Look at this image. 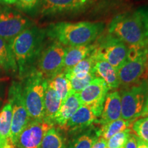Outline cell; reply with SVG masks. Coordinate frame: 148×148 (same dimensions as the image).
I'll list each match as a JSON object with an SVG mask.
<instances>
[{
  "instance_id": "cell-30",
  "label": "cell",
  "mask_w": 148,
  "mask_h": 148,
  "mask_svg": "<svg viewBox=\"0 0 148 148\" xmlns=\"http://www.w3.org/2000/svg\"><path fill=\"white\" fill-rule=\"evenodd\" d=\"M40 0H17L16 8L27 13H34L39 10Z\"/></svg>"
},
{
  "instance_id": "cell-19",
  "label": "cell",
  "mask_w": 148,
  "mask_h": 148,
  "mask_svg": "<svg viewBox=\"0 0 148 148\" xmlns=\"http://www.w3.org/2000/svg\"><path fill=\"white\" fill-rule=\"evenodd\" d=\"M93 69L96 75L106 83L110 90L115 89L120 86L117 70L106 61L101 59L96 60Z\"/></svg>"
},
{
  "instance_id": "cell-35",
  "label": "cell",
  "mask_w": 148,
  "mask_h": 148,
  "mask_svg": "<svg viewBox=\"0 0 148 148\" xmlns=\"http://www.w3.org/2000/svg\"><path fill=\"white\" fill-rule=\"evenodd\" d=\"M136 148H148V143L137 138V147Z\"/></svg>"
},
{
  "instance_id": "cell-6",
  "label": "cell",
  "mask_w": 148,
  "mask_h": 148,
  "mask_svg": "<svg viewBox=\"0 0 148 148\" xmlns=\"http://www.w3.org/2000/svg\"><path fill=\"white\" fill-rule=\"evenodd\" d=\"M94 53L96 60L106 61L115 69H119L127 60L128 46L110 34L99 38Z\"/></svg>"
},
{
  "instance_id": "cell-36",
  "label": "cell",
  "mask_w": 148,
  "mask_h": 148,
  "mask_svg": "<svg viewBox=\"0 0 148 148\" xmlns=\"http://www.w3.org/2000/svg\"><path fill=\"white\" fill-rule=\"evenodd\" d=\"M17 0H0V3L5 5H12L16 3Z\"/></svg>"
},
{
  "instance_id": "cell-22",
  "label": "cell",
  "mask_w": 148,
  "mask_h": 148,
  "mask_svg": "<svg viewBox=\"0 0 148 148\" xmlns=\"http://www.w3.org/2000/svg\"><path fill=\"white\" fill-rule=\"evenodd\" d=\"M10 41L0 37V67L7 71L16 72L17 66L11 50Z\"/></svg>"
},
{
  "instance_id": "cell-25",
  "label": "cell",
  "mask_w": 148,
  "mask_h": 148,
  "mask_svg": "<svg viewBox=\"0 0 148 148\" xmlns=\"http://www.w3.org/2000/svg\"><path fill=\"white\" fill-rule=\"evenodd\" d=\"M40 148H66V145L60 132L53 127L46 133Z\"/></svg>"
},
{
  "instance_id": "cell-37",
  "label": "cell",
  "mask_w": 148,
  "mask_h": 148,
  "mask_svg": "<svg viewBox=\"0 0 148 148\" xmlns=\"http://www.w3.org/2000/svg\"><path fill=\"white\" fill-rule=\"evenodd\" d=\"M147 49H148V47H147Z\"/></svg>"
},
{
  "instance_id": "cell-28",
  "label": "cell",
  "mask_w": 148,
  "mask_h": 148,
  "mask_svg": "<svg viewBox=\"0 0 148 148\" xmlns=\"http://www.w3.org/2000/svg\"><path fill=\"white\" fill-rule=\"evenodd\" d=\"M130 128L126 129L113 135L112 137L107 140L108 148H124L125 143L128 139L131 133Z\"/></svg>"
},
{
  "instance_id": "cell-31",
  "label": "cell",
  "mask_w": 148,
  "mask_h": 148,
  "mask_svg": "<svg viewBox=\"0 0 148 148\" xmlns=\"http://www.w3.org/2000/svg\"><path fill=\"white\" fill-rule=\"evenodd\" d=\"M136 11H137L140 17V19H141L144 32H145L146 38L148 40V5L140 7L136 10Z\"/></svg>"
},
{
  "instance_id": "cell-14",
  "label": "cell",
  "mask_w": 148,
  "mask_h": 148,
  "mask_svg": "<svg viewBox=\"0 0 148 148\" xmlns=\"http://www.w3.org/2000/svg\"><path fill=\"white\" fill-rule=\"evenodd\" d=\"M100 115L101 114L92 107L81 105L62 130L70 133L81 131L93 123H97Z\"/></svg>"
},
{
  "instance_id": "cell-1",
  "label": "cell",
  "mask_w": 148,
  "mask_h": 148,
  "mask_svg": "<svg viewBox=\"0 0 148 148\" xmlns=\"http://www.w3.org/2000/svg\"><path fill=\"white\" fill-rule=\"evenodd\" d=\"M45 36V29L32 25L10 41L11 50L21 79H24L36 69L37 62L43 49Z\"/></svg>"
},
{
  "instance_id": "cell-11",
  "label": "cell",
  "mask_w": 148,
  "mask_h": 148,
  "mask_svg": "<svg viewBox=\"0 0 148 148\" xmlns=\"http://www.w3.org/2000/svg\"><path fill=\"white\" fill-rule=\"evenodd\" d=\"M53 123L45 120H31L18 135L15 148H40L42 140Z\"/></svg>"
},
{
  "instance_id": "cell-10",
  "label": "cell",
  "mask_w": 148,
  "mask_h": 148,
  "mask_svg": "<svg viewBox=\"0 0 148 148\" xmlns=\"http://www.w3.org/2000/svg\"><path fill=\"white\" fill-rule=\"evenodd\" d=\"M32 25L28 18L16 10L0 8V37L3 39L10 41Z\"/></svg>"
},
{
  "instance_id": "cell-29",
  "label": "cell",
  "mask_w": 148,
  "mask_h": 148,
  "mask_svg": "<svg viewBox=\"0 0 148 148\" xmlns=\"http://www.w3.org/2000/svg\"><path fill=\"white\" fill-rule=\"evenodd\" d=\"M132 130L138 138L148 143V116L134 121L132 124Z\"/></svg>"
},
{
  "instance_id": "cell-18",
  "label": "cell",
  "mask_w": 148,
  "mask_h": 148,
  "mask_svg": "<svg viewBox=\"0 0 148 148\" xmlns=\"http://www.w3.org/2000/svg\"><path fill=\"white\" fill-rule=\"evenodd\" d=\"M12 116V106L8 102L0 112V148H15L10 136Z\"/></svg>"
},
{
  "instance_id": "cell-7",
  "label": "cell",
  "mask_w": 148,
  "mask_h": 148,
  "mask_svg": "<svg viewBox=\"0 0 148 148\" xmlns=\"http://www.w3.org/2000/svg\"><path fill=\"white\" fill-rule=\"evenodd\" d=\"M8 102L12 108L10 136L15 145L18 135L30 121L23 96V86L19 82H13L8 92ZM15 146V145H14Z\"/></svg>"
},
{
  "instance_id": "cell-32",
  "label": "cell",
  "mask_w": 148,
  "mask_h": 148,
  "mask_svg": "<svg viewBox=\"0 0 148 148\" xmlns=\"http://www.w3.org/2000/svg\"><path fill=\"white\" fill-rule=\"evenodd\" d=\"M137 138L138 136L134 133L133 134L131 132L124 148H136L137 147Z\"/></svg>"
},
{
  "instance_id": "cell-9",
  "label": "cell",
  "mask_w": 148,
  "mask_h": 148,
  "mask_svg": "<svg viewBox=\"0 0 148 148\" xmlns=\"http://www.w3.org/2000/svg\"><path fill=\"white\" fill-rule=\"evenodd\" d=\"M147 47L142 49L134 58L127 59L117 69L120 85L124 88L130 87L139 82L148 64Z\"/></svg>"
},
{
  "instance_id": "cell-23",
  "label": "cell",
  "mask_w": 148,
  "mask_h": 148,
  "mask_svg": "<svg viewBox=\"0 0 148 148\" xmlns=\"http://www.w3.org/2000/svg\"><path fill=\"white\" fill-rule=\"evenodd\" d=\"M47 84L55 90L58 93L62 103L65 100L66 98L71 93L72 90L71 88L70 82L66 77L64 71L60 72L53 78L47 80Z\"/></svg>"
},
{
  "instance_id": "cell-13",
  "label": "cell",
  "mask_w": 148,
  "mask_h": 148,
  "mask_svg": "<svg viewBox=\"0 0 148 148\" xmlns=\"http://www.w3.org/2000/svg\"><path fill=\"white\" fill-rule=\"evenodd\" d=\"M109 89L108 85L99 77H96L89 84L79 92L78 97L82 105L88 106L101 114L103 103Z\"/></svg>"
},
{
  "instance_id": "cell-34",
  "label": "cell",
  "mask_w": 148,
  "mask_h": 148,
  "mask_svg": "<svg viewBox=\"0 0 148 148\" xmlns=\"http://www.w3.org/2000/svg\"><path fill=\"white\" fill-rule=\"evenodd\" d=\"M148 116V80H147V95H146V100L144 106L143 112L140 114V117H145Z\"/></svg>"
},
{
  "instance_id": "cell-24",
  "label": "cell",
  "mask_w": 148,
  "mask_h": 148,
  "mask_svg": "<svg viewBox=\"0 0 148 148\" xmlns=\"http://www.w3.org/2000/svg\"><path fill=\"white\" fill-rule=\"evenodd\" d=\"M94 51L91 54H90L84 60L80 61L72 69L69 71H64L66 75L75 77L79 79L84 78L87 76L88 74L93 70L94 65L95 63L96 58Z\"/></svg>"
},
{
  "instance_id": "cell-15",
  "label": "cell",
  "mask_w": 148,
  "mask_h": 148,
  "mask_svg": "<svg viewBox=\"0 0 148 148\" xmlns=\"http://www.w3.org/2000/svg\"><path fill=\"white\" fill-rule=\"evenodd\" d=\"M99 117L97 123L101 125L121 119V96L119 92L113 91L107 94Z\"/></svg>"
},
{
  "instance_id": "cell-27",
  "label": "cell",
  "mask_w": 148,
  "mask_h": 148,
  "mask_svg": "<svg viewBox=\"0 0 148 148\" xmlns=\"http://www.w3.org/2000/svg\"><path fill=\"white\" fill-rule=\"evenodd\" d=\"M66 75V74H65ZM68 79H69L70 85H71V88L72 91L75 93H79L82 90L86 87L90 82L93 80L94 79L97 77L95 73L94 69L88 74L86 77L82 79L77 78V77L73 76H70V75H66Z\"/></svg>"
},
{
  "instance_id": "cell-3",
  "label": "cell",
  "mask_w": 148,
  "mask_h": 148,
  "mask_svg": "<svg viewBox=\"0 0 148 148\" xmlns=\"http://www.w3.org/2000/svg\"><path fill=\"white\" fill-rule=\"evenodd\" d=\"M108 34L115 36L129 47H147L141 19L137 11L118 14L111 20L108 27Z\"/></svg>"
},
{
  "instance_id": "cell-20",
  "label": "cell",
  "mask_w": 148,
  "mask_h": 148,
  "mask_svg": "<svg viewBox=\"0 0 148 148\" xmlns=\"http://www.w3.org/2000/svg\"><path fill=\"white\" fill-rule=\"evenodd\" d=\"M61 104L62 100L58 93L47 84L44 99V120L53 124V119L60 109Z\"/></svg>"
},
{
  "instance_id": "cell-26",
  "label": "cell",
  "mask_w": 148,
  "mask_h": 148,
  "mask_svg": "<svg viewBox=\"0 0 148 148\" xmlns=\"http://www.w3.org/2000/svg\"><path fill=\"white\" fill-rule=\"evenodd\" d=\"M97 138V130L95 133L92 132L84 133L74 139L68 148H91Z\"/></svg>"
},
{
  "instance_id": "cell-16",
  "label": "cell",
  "mask_w": 148,
  "mask_h": 148,
  "mask_svg": "<svg viewBox=\"0 0 148 148\" xmlns=\"http://www.w3.org/2000/svg\"><path fill=\"white\" fill-rule=\"evenodd\" d=\"M81 105L78 94L72 92L61 104L53 119V124L58 125L62 129Z\"/></svg>"
},
{
  "instance_id": "cell-17",
  "label": "cell",
  "mask_w": 148,
  "mask_h": 148,
  "mask_svg": "<svg viewBox=\"0 0 148 148\" xmlns=\"http://www.w3.org/2000/svg\"><path fill=\"white\" fill-rule=\"evenodd\" d=\"M95 44L66 47L62 71H69L72 69L80 61L91 54L95 49Z\"/></svg>"
},
{
  "instance_id": "cell-33",
  "label": "cell",
  "mask_w": 148,
  "mask_h": 148,
  "mask_svg": "<svg viewBox=\"0 0 148 148\" xmlns=\"http://www.w3.org/2000/svg\"><path fill=\"white\" fill-rule=\"evenodd\" d=\"M107 140L101 137H98L97 139L93 144L91 148H106Z\"/></svg>"
},
{
  "instance_id": "cell-4",
  "label": "cell",
  "mask_w": 148,
  "mask_h": 148,
  "mask_svg": "<svg viewBox=\"0 0 148 148\" xmlns=\"http://www.w3.org/2000/svg\"><path fill=\"white\" fill-rule=\"evenodd\" d=\"M24 79L23 96L30 119H44V99L47 79L36 69Z\"/></svg>"
},
{
  "instance_id": "cell-8",
  "label": "cell",
  "mask_w": 148,
  "mask_h": 148,
  "mask_svg": "<svg viewBox=\"0 0 148 148\" xmlns=\"http://www.w3.org/2000/svg\"><path fill=\"white\" fill-rule=\"evenodd\" d=\"M66 48L59 42L53 41L42 49L36 69L46 79L49 80L62 71Z\"/></svg>"
},
{
  "instance_id": "cell-5",
  "label": "cell",
  "mask_w": 148,
  "mask_h": 148,
  "mask_svg": "<svg viewBox=\"0 0 148 148\" xmlns=\"http://www.w3.org/2000/svg\"><path fill=\"white\" fill-rule=\"evenodd\" d=\"M147 95V80L125 88L121 92V119L129 121L140 117Z\"/></svg>"
},
{
  "instance_id": "cell-12",
  "label": "cell",
  "mask_w": 148,
  "mask_h": 148,
  "mask_svg": "<svg viewBox=\"0 0 148 148\" xmlns=\"http://www.w3.org/2000/svg\"><path fill=\"white\" fill-rule=\"evenodd\" d=\"M95 0H40L39 11L42 16L74 14L89 8Z\"/></svg>"
},
{
  "instance_id": "cell-21",
  "label": "cell",
  "mask_w": 148,
  "mask_h": 148,
  "mask_svg": "<svg viewBox=\"0 0 148 148\" xmlns=\"http://www.w3.org/2000/svg\"><path fill=\"white\" fill-rule=\"evenodd\" d=\"M132 121H126V120L121 118L116 121L101 125L100 128L97 130V136L108 140L109 138L112 137L113 135L116 134V133L130 128V126L132 125Z\"/></svg>"
},
{
  "instance_id": "cell-2",
  "label": "cell",
  "mask_w": 148,
  "mask_h": 148,
  "mask_svg": "<svg viewBox=\"0 0 148 148\" xmlns=\"http://www.w3.org/2000/svg\"><path fill=\"white\" fill-rule=\"evenodd\" d=\"M103 29L104 24L101 22H58L50 24L45 32L46 36L53 41L69 47L91 44Z\"/></svg>"
},
{
  "instance_id": "cell-38",
  "label": "cell",
  "mask_w": 148,
  "mask_h": 148,
  "mask_svg": "<svg viewBox=\"0 0 148 148\" xmlns=\"http://www.w3.org/2000/svg\"><path fill=\"white\" fill-rule=\"evenodd\" d=\"M147 66H148V64H147Z\"/></svg>"
}]
</instances>
